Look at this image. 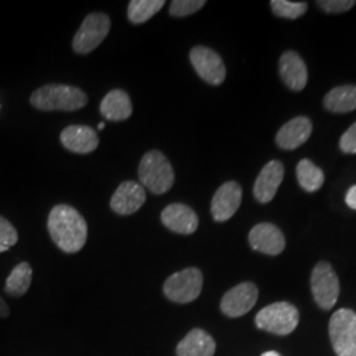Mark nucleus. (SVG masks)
<instances>
[{
  "mask_svg": "<svg viewBox=\"0 0 356 356\" xmlns=\"http://www.w3.org/2000/svg\"><path fill=\"white\" fill-rule=\"evenodd\" d=\"M48 231L53 242L66 254H76L88 241V223L74 207L54 206L48 216Z\"/></svg>",
  "mask_w": 356,
  "mask_h": 356,
  "instance_id": "obj_1",
  "label": "nucleus"
},
{
  "mask_svg": "<svg viewBox=\"0 0 356 356\" xmlns=\"http://www.w3.org/2000/svg\"><path fill=\"white\" fill-rule=\"evenodd\" d=\"M31 104L41 111H76L88 104V95L67 85H45L31 95Z\"/></svg>",
  "mask_w": 356,
  "mask_h": 356,
  "instance_id": "obj_2",
  "label": "nucleus"
},
{
  "mask_svg": "<svg viewBox=\"0 0 356 356\" xmlns=\"http://www.w3.org/2000/svg\"><path fill=\"white\" fill-rule=\"evenodd\" d=\"M175 170L172 164L159 151L145 153L139 165V179L153 194H164L172 189L175 184Z\"/></svg>",
  "mask_w": 356,
  "mask_h": 356,
  "instance_id": "obj_3",
  "label": "nucleus"
},
{
  "mask_svg": "<svg viewBox=\"0 0 356 356\" xmlns=\"http://www.w3.org/2000/svg\"><path fill=\"white\" fill-rule=\"evenodd\" d=\"M300 321V313L289 302H275L261 309L256 318V326L260 330L277 335H288L296 330Z\"/></svg>",
  "mask_w": 356,
  "mask_h": 356,
  "instance_id": "obj_4",
  "label": "nucleus"
},
{
  "mask_svg": "<svg viewBox=\"0 0 356 356\" xmlns=\"http://www.w3.org/2000/svg\"><path fill=\"white\" fill-rule=\"evenodd\" d=\"M331 344L338 356H356V313L351 309L337 310L329 323Z\"/></svg>",
  "mask_w": 356,
  "mask_h": 356,
  "instance_id": "obj_5",
  "label": "nucleus"
},
{
  "mask_svg": "<svg viewBox=\"0 0 356 356\" xmlns=\"http://www.w3.org/2000/svg\"><path fill=\"white\" fill-rule=\"evenodd\" d=\"M204 276L198 268H186L173 273L164 284L166 297L177 304H189L197 300L202 291Z\"/></svg>",
  "mask_w": 356,
  "mask_h": 356,
  "instance_id": "obj_6",
  "label": "nucleus"
},
{
  "mask_svg": "<svg viewBox=\"0 0 356 356\" xmlns=\"http://www.w3.org/2000/svg\"><path fill=\"white\" fill-rule=\"evenodd\" d=\"M111 29V20L104 13H90L73 40V49L79 54H86L94 51L101 45L104 38H107Z\"/></svg>",
  "mask_w": 356,
  "mask_h": 356,
  "instance_id": "obj_7",
  "label": "nucleus"
},
{
  "mask_svg": "<svg viewBox=\"0 0 356 356\" xmlns=\"http://www.w3.org/2000/svg\"><path fill=\"white\" fill-rule=\"evenodd\" d=\"M312 293L323 310L334 307L339 297V280L329 263L319 261L312 272Z\"/></svg>",
  "mask_w": 356,
  "mask_h": 356,
  "instance_id": "obj_8",
  "label": "nucleus"
},
{
  "mask_svg": "<svg viewBox=\"0 0 356 356\" xmlns=\"http://www.w3.org/2000/svg\"><path fill=\"white\" fill-rule=\"evenodd\" d=\"M191 63L204 82L214 86L223 83L226 66L216 51L206 47H194L191 51Z\"/></svg>",
  "mask_w": 356,
  "mask_h": 356,
  "instance_id": "obj_9",
  "label": "nucleus"
},
{
  "mask_svg": "<svg viewBox=\"0 0 356 356\" xmlns=\"http://www.w3.org/2000/svg\"><path fill=\"white\" fill-rule=\"evenodd\" d=\"M259 297L257 286L252 282H242L229 289L222 298L220 309L223 314L231 318H238L247 314Z\"/></svg>",
  "mask_w": 356,
  "mask_h": 356,
  "instance_id": "obj_10",
  "label": "nucleus"
},
{
  "mask_svg": "<svg viewBox=\"0 0 356 356\" xmlns=\"http://www.w3.org/2000/svg\"><path fill=\"white\" fill-rule=\"evenodd\" d=\"M242 204V188L238 182L229 181L216 191L211 201V214L216 222H226L238 211Z\"/></svg>",
  "mask_w": 356,
  "mask_h": 356,
  "instance_id": "obj_11",
  "label": "nucleus"
},
{
  "mask_svg": "<svg viewBox=\"0 0 356 356\" xmlns=\"http://www.w3.org/2000/svg\"><path fill=\"white\" fill-rule=\"evenodd\" d=\"M248 242L254 251L276 256L285 248V238L280 229L272 223H259L251 229Z\"/></svg>",
  "mask_w": 356,
  "mask_h": 356,
  "instance_id": "obj_12",
  "label": "nucleus"
},
{
  "mask_svg": "<svg viewBox=\"0 0 356 356\" xmlns=\"http://www.w3.org/2000/svg\"><path fill=\"white\" fill-rule=\"evenodd\" d=\"M144 186L134 182L126 181L119 185L111 198V209L119 216H131L136 213L145 202Z\"/></svg>",
  "mask_w": 356,
  "mask_h": 356,
  "instance_id": "obj_13",
  "label": "nucleus"
},
{
  "mask_svg": "<svg viewBox=\"0 0 356 356\" xmlns=\"http://www.w3.org/2000/svg\"><path fill=\"white\" fill-rule=\"evenodd\" d=\"M284 179V165L281 161H269L256 178L254 185V195L257 202L269 204L280 188Z\"/></svg>",
  "mask_w": 356,
  "mask_h": 356,
  "instance_id": "obj_14",
  "label": "nucleus"
},
{
  "mask_svg": "<svg viewBox=\"0 0 356 356\" xmlns=\"http://www.w3.org/2000/svg\"><path fill=\"white\" fill-rule=\"evenodd\" d=\"M161 222L166 229L181 235H191L198 229V216L195 211L182 204L166 206L161 213Z\"/></svg>",
  "mask_w": 356,
  "mask_h": 356,
  "instance_id": "obj_15",
  "label": "nucleus"
},
{
  "mask_svg": "<svg viewBox=\"0 0 356 356\" xmlns=\"http://www.w3.org/2000/svg\"><path fill=\"white\" fill-rule=\"evenodd\" d=\"M313 131V124L309 118L297 116L279 129L276 135V143L281 149L293 151L305 144Z\"/></svg>",
  "mask_w": 356,
  "mask_h": 356,
  "instance_id": "obj_16",
  "label": "nucleus"
},
{
  "mask_svg": "<svg viewBox=\"0 0 356 356\" xmlns=\"http://www.w3.org/2000/svg\"><path fill=\"white\" fill-rule=\"evenodd\" d=\"M280 76L284 83L293 90L301 91L307 83V69L301 56L296 51H285L280 57Z\"/></svg>",
  "mask_w": 356,
  "mask_h": 356,
  "instance_id": "obj_17",
  "label": "nucleus"
},
{
  "mask_svg": "<svg viewBox=\"0 0 356 356\" xmlns=\"http://www.w3.org/2000/svg\"><path fill=\"white\" fill-rule=\"evenodd\" d=\"M61 143L70 152L86 154L97 149L99 139L92 128L88 126H69L61 132Z\"/></svg>",
  "mask_w": 356,
  "mask_h": 356,
  "instance_id": "obj_18",
  "label": "nucleus"
},
{
  "mask_svg": "<svg viewBox=\"0 0 356 356\" xmlns=\"http://www.w3.org/2000/svg\"><path fill=\"white\" fill-rule=\"evenodd\" d=\"M216 341L202 329L191 330L177 346V356H213L216 354Z\"/></svg>",
  "mask_w": 356,
  "mask_h": 356,
  "instance_id": "obj_19",
  "label": "nucleus"
},
{
  "mask_svg": "<svg viewBox=\"0 0 356 356\" xmlns=\"http://www.w3.org/2000/svg\"><path fill=\"white\" fill-rule=\"evenodd\" d=\"M101 114L104 119L120 122L132 115V103L126 91L111 90L101 103Z\"/></svg>",
  "mask_w": 356,
  "mask_h": 356,
  "instance_id": "obj_20",
  "label": "nucleus"
},
{
  "mask_svg": "<svg viewBox=\"0 0 356 356\" xmlns=\"http://www.w3.org/2000/svg\"><path fill=\"white\" fill-rule=\"evenodd\" d=\"M325 107L331 113L344 114L356 110V85H343L330 90L323 98Z\"/></svg>",
  "mask_w": 356,
  "mask_h": 356,
  "instance_id": "obj_21",
  "label": "nucleus"
},
{
  "mask_svg": "<svg viewBox=\"0 0 356 356\" xmlns=\"http://www.w3.org/2000/svg\"><path fill=\"white\" fill-rule=\"evenodd\" d=\"M296 172L300 186L307 193L319 191L325 182V175L322 169L307 159L298 163Z\"/></svg>",
  "mask_w": 356,
  "mask_h": 356,
  "instance_id": "obj_22",
  "label": "nucleus"
},
{
  "mask_svg": "<svg viewBox=\"0 0 356 356\" xmlns=\"http://www.w3.org/2000/svg\"><path fill=\"white\" fill-rule=\"evenodd\" d=\"M32 282V267L28 263H20L13 268L11 275L6 281L4 291L11 297L24 296Z\"/></svg>",
  "mask_w": 356,
  "mask_h": 356,
  "instance_id": "obj_23",
  "label": "nucleus"
},
{
  "mask_svg": "<svg viewBox=\"0 0 356 356\" xmlns=\"http://www.w3.org/2000/svg\"><path fill=\"white\" fill-rule=\"evenodd\" d=\"M163 0H131L128 4V19L134 24H141L164 7Z\"/></svg>",
  "mask_w": 356,
  "mask_h": 356,
  "instance_id": "obj_24",
  "label": "nucleus"
},
{
  "mask_svg": "<svg viewBox=\"0 0 356 356\" xmlns=\"http://www.w3.org/2000/svg\"><path fill=\"white\" fill-rule=\"evenodd\" d=\"M270 8L273 13L284 19H298L307 11L305 1H288V0H272Z\"/></svg>",
  "mask_w": 356,
  "mask_h": 356,
  "instance_id": "obj_25",
  "label": "nucleus"
},
{
  "mask_svg": "<svg viewBox=\"0 0 356 356\" xmlns=\"http://www.w3.org/2000/svg\"><path fill=\"white\" fill-rule=\"evenodd\" d=\"M204 4V0H175L170 4L169 13L175 17H185L200 11Z\"/></svg>",
  "mask_w": 356,
  "mask_h": 356,
  "instance_id": "obj_26",
  "label": "nucleus"
},
{
  "mask_svg": "<svg viewBox=\"0 0 356 356\" xmlns=\"http://www.w3.org/2000/svg\"><path fill=\"white\" fill-rule=\"evenodd\" d=\"M321 10L329 13H342L350 11L354 6V0H319L317 1Z\"/></svg>",
  "mask_w": 356,
  "mask_h": 356,
  "instance_id": "obj_27",
  "label": "nucleus"
},
{
  "mask_svg": "<svg viewBox=\"0 0 356 356\" xmlns=\"http://www.w3.org/2000/svg\"><path fill=\"white\" fill-rule=\"evenodd\" d=\"M19 241L17 231L13 225L3 216H0V244L6 247H13Z\"/></svg>",
  "mask_w": 356,
  "mask_h": 356,
  "instance_id": "obj_28",
  "label": "nucleus"
},
{
  "mask_svg": "<svg viewBox=\"0 0 356 356\" xmlns=\"http://www.w3.org/2000/svg\"><path fill=\"white\" fill-rule=\"evenodd\" d=\"M339 147L342 152L350 153V154L356 153V122L342 135Z\"/></svg>",
  "mask_w": 356,
  "mask_h": 356,
  "instance_id": "obj_29",
  "label": "nucleus"
},
{
  "mask_svg": "<svg viewBox=\"0 0 356 356\" xmlns=\"http://www.w3.org/2000/svg\"><path fill=\"white\" fill-rule=\"evenodd\" d=\"M344 201L347 206L353 210H356V185L351 186L347 193H346V197H344Z\"/></svg>",
  "mask_w": 356,
  "mask_h": 356,
  "instance_id": "obj_30",
  "label": "nucleus"
},
{
  "mask_svg": "<svg viewBox=\"0 0 356 356\" xmlns=\"http://www.w3.org/2000/svg\"><path fill=\"white\" fill-rule=\"evenodd\" d=\"M10 316V307L4 302V300L0 297V318H7Z\"/></svg>",
  "mask_w": 356,
  "mask_h": 356,
  "instance_id": "obj_31",
  "label": "nucleus"
},
{
  "mask_svg": "<svg viewBox=\"0 0 356 356\" xmlns=\"http://www.w3.org/2000/svg\"><path fill=\"white\" fill-rule=\"evenodd\" d=\"M261 356H281L279 353H276V351H268V353H264Z\"/></svg>",
  "mask_w": 356,
  "mask_h": 356,
  "instance_id": "obj_32",
  "label": "nucleus"
},
{
  "mask_svg": "<svg viewBox=\"0 0 356 356\" xmlns=\"http://www.w3.org/2000/svg\"><path fill=\"white\" fill-rule=\"evenodd\" d=\"M8 250H10L8 247H6V245H1V244H0V254H1V252H6V251H8Z\"/></svg>",
  "mask_w": 356,
  "mask_h": 356,
  "instance_id": "obj_33",
  "label": "nucleus"
},
{
  "mask_svg": "<svg viewBox=\"0 0 356 356\" xmlns=\"http://www.w3.org/2000/svg\"><path fill=\"white\" fill-rule=\"evenodd\" d=\"M104 127H106L104 123H99V124H98V129H103Z\"/></svg>",
  "mask_w": 356,
  "mask_h": 356,
  "instance_id": "obj_34",
  "label": "nucleus"
}]
</instances>
